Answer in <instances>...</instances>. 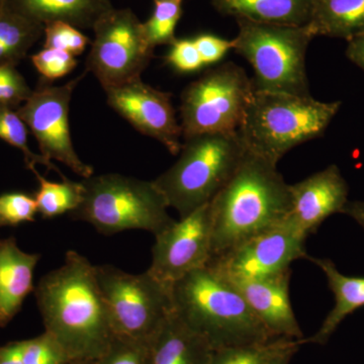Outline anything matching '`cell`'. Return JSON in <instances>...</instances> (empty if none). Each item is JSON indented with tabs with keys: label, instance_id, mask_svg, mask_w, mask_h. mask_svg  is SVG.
Instances as JSON below:
<instances>
[{
	"label": "cell",
	"instance_id": "obj_1",
	"mask_svg": "<svg viewBox=\"0 0 364 364\" xmlns=\"http://www.w3.org/2000/svg\"><path fill=\"white\" fill-rule=\"evenodd\" d=\"M35 294L46 332L70 361L97 360L116 338L95 265L76 251L42 277Z\"/></svg>",
	"mask_w": 364,
	"mask_h": 364
},
{
	"label": "cell",
	"instance_id": "obj_2",
	"mask_svg": "<svg viewBox=\"0 0 364 364\" xmlns=\"http://www.w3.org/2000/svg\"><path fill=\"white\" fill-rule=\"evenodd\" d=\"M289 184L277 164L247 150L210 203V259L277 226L291 215Z\"/></svg>",
	"mask_w": 364,
	"mask_h": 364
},
{
	"label": "cell",
	"instance_id": "obj_3",
	"mask_svg": "<svg viewBox=\"0 0 364 364\" xmlns=\"http://www.w3.org/2000/svg\"><path fill=\"white\" fill-rule=\"evenodd\" d=\"M171 294L174 315L214 351L277 339L238 289L210 265L182 277L172 286Z\"/></svg>",
	"mask_w": 364,
	"mask_h": 364
},
{
	"label": "cell",
	"instance_id": "obj_4",
	"mask_svg": "<svg viewBox=\"0 0 364 364\" xmlns=\"http://www.w3.org/2000/svg\"><path fill=\"white\" fill-rule=\"evenodd\" d=\"M341 105L255 90L238 133L246 149L277 164L296 146L322 136Z\"/></svg>",
	"mask_w": 364,
	"mask_h": 364
},
{
	"label": "cell",
	"instance_id": "obj_5",
	"mask_svg": "<svg viewBox=\"0 0 364 364\" xmlns=\"http://www.w3.org/2000/svg\"><path fill=\"white\" fill-rule=\"evenodd\" d=\"M246 152L238 132L191 136L182 142L177 161L153 181L181 219L212 202Z\"/></svg>",
	"mask_w": 364,
	"mask_h": 364
},
{
	"label": "cell",
	"instance_id": "obj_6",
	"mask_svg": "<svg viewBox=\"0 0 364 364\" xmlns=\"http://www.w3.org/2000/svg\"><path fill=\"white\" fill-rule=\"evenodd\" d=\"M81 182L85 186L82 202L70 217L87 223L100 234L143 230L156 236L176 222L153 181L109 173Z\"/></svg>",
	"mask_w": 364,
	"mask_h": 364
},
{
	"label": "cell",
	"instance_id": "obj_7",
	"mask_svg": "<svg viewBox=\"0 0 364 364\" xmlns=\"http://www.w3.org/2000/svg\"><path fill=\"white\" fill-rule=\"evenodd\" d=\"M233 50L247 60L257 91L309 97L306 55L313 33L308 26H282L237 20Z\"/></svg>",
	"mask_w": 364,
	"mask_h": 364
},
{
	"label": "cell",
	"instance_id": "obj_8",
	"mask_svg": "<svg viewBox=\"0 0 364 364\" xmlns=\"http://www.w3.org/2000/svg\"><path fill=\"white\" fill-rule=\"evenodd\" d=\"M114 335L150 344L173 312L171 287L149 272L133 274L112 265H95Z\"/></svg>",
	"mask_w": 364,
	"mask_h": 364
},
{
	"label": "cell",
	"instance_id": "obj_9",
	"mask_svg": "<svg viewBox=\"0 0 364 364\" xmlns=\"http://www.w3.org/2000/svg\"><path fill=\"white\" fill-rule=\"evenodd\" d=\"M254 91L253 80L233 62L205 72L182 92V139L238 132Z\"/></svg>",
	"mask_w": 364,
	"mask_h": 364
},
{
	"label": "cell",
	"instance_id": "obj_10",
	"mask_svg": "<svg viewBox=\"0 0 364 364\" xmlns=\"http://www.w3.org/2000/svg\"><path fill=\"white\" fill-rule=\"evenodd\" d=\"M95 40L86 59V69L104 90L141 78L154 53L143 23L130 9H112L92 28Z\"/></svg>",
	"mask_w": 364,
	"mask_h": 364
},
{
	"label": "cell",
	"instance_id": "obj_11",
	"mask_svg": "<svg viewBox=\"0 0 364 364\" xmlns=\"http://www.w3.org/2000/svg\"><path fill=\"white\" fill-rule=\"evenodd\" d=\"M83 76L59 86L44 79L16 112L35 136L41 155L50 161L63 163L74 173L88 178L93 176V168L74 149L69 127L72 95Z\"/></svg>",
	"mask_w": 364,
	"mask_h": 364
},
{
	"label": "cell",
	"instance_id": "obj_12",
	"mask_svg": "<svg viewBox=\"0 0 364 364\" xmlns=\"http://www.w3.org/2000/svg\"><path fill=\"white\" fill-rule=\"evenodd\" d=\"M306 239L289 215L284 222L208 261L207 265L228 279H264L291 269L294 261L306 259Z\"/></svg>",
	"mask_w": 364,
	"mask_h": 364
},
{
	"label": "cell",
	"instance_id": "obj_13",
	"mask_svg": "<svg viewBox=\"0 0 364 364\" xmlns=\"http://www.w3.org/2000/svg\"><path fill=\"white\" fill-rule=\"evenodd\" d=\"M210 203L181 218L155 237L148 272L172 287L210 259Z\"/></svg>",
	"mask_w": 364,
	"mask_h": 364
},
{
	"label": "cell",
	"instance_id": "obj_14",
	"mask_svg": "<svg viewBox=\"0 0 364 364\" xmlns=\"http://www.w3.org/2000/svg\"><path fill=\"white\" fill-rule=\"evenodd\" d=\"M105 91L109 107L136 131L161 143L172 155H178L182 131L170 93L146 85L142 78Z\"/></svg>",
	"mask_w": 364,
	"mask_h": 364
},
{
	"label": "cell",
	"instance_id": "obj_15",
	"mask_svg": "<svg viewBox=\"0 0 364 364\" xmlns=\"http://www.w3.org/2000/svg\"><path fill=\"white\" fill-rule=\"evenodd\" d=\"M291 215L299 229L310 236L330 215L342 213L348 200L349 186L341 170L332 164L304 181L289 184Z\"/></svg>",
	"mask_w": 364,
	"mask_h": 364
},
{
	"label": "cell",
	"instance_id": "obj_16",
	"mask_svg": "<svg viewBox=\"0 0 364 364\" xmlns=\"http://www.w3.org/2000/svg\"><path fill=\"white\" fill-rule=\"evenodd\" d=\"M291 279V269H287L264 279L229 280L272 336L303 341V331L289 298Z\"/></svg>",
	"mask_w": 364,
	"mask_h": 364
},
{
	"label": "cell",
	"instance_id": "obj_17",
	"mask_svg": "<svg viewBox=\"0 0 364 364\" xmlns=\"http://www.w3.org/2000/svg\"><path fill=\"white\" fill-rule=\"evenodd\" d=\"M40 258L21 250L14 237L0 240V327L13 320L35 291L33 272Z\"/></svg>",
	"mask_w": 364,
	"mask_h": 364
},
{
	"label": "cell",
	"instance_id": "obj_18",
	"mask_svg": "<svg viewBox=\"0 0 364 364\" xmlns=\"http://www.w3.org/2000/svg\"><path fill=\"white\" fill-rule=\"evenodd\" d=\"M4 9L44 26L64 21L80 30L93 28L114 7L111 0H6Z\"/></svg>",
	"mask_w": 364,
	"mask_h": 364
},
{
	"label": "cell",
	"instance_id": "obj_19",
	"mask_svg": "<svg viewBox=\"0 0 364 364\" xmlns=\"http://www.w3.org/2000/svg\"><path fill=\"white\" fill-rule=\"evenodd\" d=\"M213 352L173 312L150 342L151 364H208Z\"/></svg>",
	"mask_w": 364,
	"mask_h": 364
},
{
	"label": "cell",
	"instance_id": "obj_20",
	"mask_svg": "<svg viewBox=\"0 0 364 364\" xmlns=\"http://www.w3.org/2000/svg\"><path fill=\"white\" fill-rule=\"evenodd\" d=\"M306 259L317 265L327 279L328 286L335 296V306L323 321L320 329L303 343L324 345L336 331L347 316L364 306V277H354L339 272L332 260L308 256Z\"/></svg>",
	"mask_w": 364,
	"mask_h": 364
},
{
	"label": "cell",
	"instance_id": "obj_21",
	"mask_svg": "<svg viewBox=\"0 0 364 364\" xmlns=\"http://www.w3.org/2000/svg\"><path fill=\"white\" fill-rule=\"evenodd\" d=\"M220 14L237 20L282 26H306L313 0H212Z\"/></svg>",
	"mask_w": 364,
	"mask_h": 364
},
{
	"label": "cell",
	"instance_id": "obj_22",
	"mask_svg": "<svg viewBox=\"0 0 364 364\" xmlns=\"http://www.w3.org/2000/svg\"><path fill=\"white\" fill-rule=\"evenodd\" d=\"M308 28L314 37L347 42L364 33V0H313Z\"/></svg>",
	"mask_w": 364,
	"mask_h": 364
},
{
	"label": "cell",
	"instance_id": "obj_23",
	"mask_svg": "<svg viewBox=\"0 0 364 364\" xmlns=\"http://www.w3.org/2000/svg\"><path fill=\"white\" fill-rule=\"evenodd\" d=\"M37 181H39V191L36 193L38 213L44 219H52L66 213L70 214L82 202L85 186L82 182L62 179L61 182L48 181L35 171Z\"/></svg>",
	"mask_w": 364,
	"mask_h": 364
},
{
	"label": "cell",
	"instance_id": "obj_24",
	"mask_svg": "<svg viewBox=\"0 0 364 364\" xmlns=\"http://www.w3.org/2000/svg\"><path fill=\"white\" fill-rule=\"evenodd\" d=\"M44 26L4 9L0 11V48L9 52L18 64L44 35Z\"/></svg>",
	"mask_w": 364,
	"mask_h": 364
},
{
	"label": "cell",
	"instance_id": "obj_25",
	"mask_svg": "<svg viewBox=\"0 0 364 364\" xmlns=\"http://www.w3.org/2000/svg\"><path fill=\"white\" fill-rule=\"evenodd\" d=\"M0 139L23 153L26 166L33 172L37 171V165H44L48 170H54L62 179L67 177L60 171L58 167L43 155L36 154L28 147V130L25 122L18 112L11 107L0 105Z\"/></svg>",
	"mask_w": 364,
	"mask_h": 364
},
{
	"label": "cell",
	"instance_id": "obj_26",
	"mask_svg": "<svg viewBox=\"0 0 364 364\" xmlns=\"http://www.w3.org/2000/svg\"><path fill=\"white\" fill-rule=\"evenodd\" d=\"M296 341L277 338L267 343L219 349L213 352L208 364H269L277 354Z\"/></svg>",
	"mask_w": 364,
	"mask_h": 364
},
{
	"label": "cell",
	"instance_id": "obj_27",
	"mask_svg": "<svg viewBox=\"0 0 364 364\" xmlns=\"http://www.w3.org/2000/svg\"><path fill=\"white\" fill-rule=\"evenodd\" d=\"M182 0H154V11L143 23L144 33L151 47L171 46L176 42V28L182 14Z\"/></svg>",
	"mask_w": 364,
	"mask_h": 364
},
{
	"label": "cell",
	"instance_id": "obj_28",
	"mask_svg": "<svg viewBox=\"0 0 364 364\" xmlns=\"http://www.w3.org/2000/svg\"><path fill=\"white\" fill-rule=\"evenodd\" d=\"M44 48L63 50L74 57L82 54L90 44V38L75 28L64 21H55L45 26Z\"/></svg>",
	"mask_w": 364,
	"mask_h": 364
},
{
	"label": "cell",
	"instance_id": "obj_29",
	"mask_svg": "<svg viewBox=\"0 0 364 364\" xmlns=\"http://www.w3.org/2000/svg\"><path fill=\"white\" fill-rule=\"evenodd\" d=\"M23 364H68L70 359L49 333L23 341Z\"/></svg>",
	"mask_w": 364,
	"mask_h": 364
},
{
	"label": "cell",
	"instance_id": "obj_30",
	"mask_svg": "<svg viewBox=\"0 0 364 364\" xmlns=\"http://www.w3.org/2000/svg\"><path fill=\"white\" fill-rule=\"evenodd\" d=\"M38 213L35 196L23 193L0 196V221L2 226H18L21 223L33 222Z\"/></svg>",
	"mask_w": 364,
	"mask_h": 364
},
{
	"label": "cell",
	"instance_id": "obj_31",
	"mask_svg": "<svg viewBox=\"0 0 364 364\" xmlns=\"http://www.w3.org/2000/svg\"><path fill=\"white\" fill-rule=\"evenodd\" d=\"M35 68L48 81L64 77L77 66V60L70 53L63 50L44 48L33 55Z\"/></svg>",
	"mask_w": 364,
	"mask_h": 364
},
{
	"label": "cell",
	"instance_id": "obj_32",
	"mask_svg": "<svg viewBox=\"0 0 364 364\" xmlns=\"http://www.w3.org/2000/svg\"><path fill=\"white\" fill-rule=\"evenodd\" d=\"M95 364H151L150 344L116 337Z\"/></svg>",
	"mask_w": 364,
	"mask_h": 364
},
{
	"label": "cell",
	"instance_id": "obj_33",
	"mask_svg": "<svg viewBox=\"0 0 364 364\" xmlns=\"http://www.w3.org/2000/svg\"><path fill=\"white\" fill-rule=\"evenodd\" d=\"M33 90L16 66H0V105L18 109Z\"/></svg>",
	"mask_w": 364,
	"mask_h": 364
},
{
	"label": "cell",
	"instance_id": "obj_34",
	"mask_svg": "<svg viewBox=\"0 0 364 364\" xmlns=\"http://www.w3.org/2000/svg\"><path fill=\"white\" fill-rule=\"evenodd\" d=\"M170 47L166 56L167 63L176 71L193 73L205 66L193 39H176Z\"/></svg>",
	"mask_w": 364,
	"mask_h": 364
},
{
	"label": "cell",
	"instance_id": "obj_35",
	"mask_svg": "<svg viewBox=\"0 0 364 364\" xmlns=\"http://www.w3.org/2000/svg\"><path fill=\"white\" fill-rule=\"evenodd\" d=\"M196 49L200 53L203 65L218 63L230 50H233V41L218 37L212 33H202L193 38Z\"/></svg>",
	"mask_w": 364,
	"mask_h": 364
},
{
	"label": "cell",
	"instance_id": "obj_36",
	"mask_svg": "<svg viewBox=\"0 0 364 364\" xmlns=\"http://www.w3.org/2000/svg\"><path fill=\"white\" fill-rule=\"evenodd\" d=\"M0 364H23V341L0 347Z\"/></svg>",
	"mask_w": 364,
	"mask_h": 364
},
{
	"label": "cell",
	"instance_id": "obj_37",
	"mask_svg": "<svg viewBox=\"0 0 364 364\" xmlns=\"http://www.w3.org/2000/svg\"><path fill=\"white\" fill-rule=\"evenodd\" d=\"M345 54L352 63L364 72V33L348 41Z\"/></svg>",
	"mask_w": 364,
	"mask_h": 364
},
{
	"label": "cell",
	"instance_id": "obj_38",
	"mask_svg": "<svg viewBox=\"0 0 364 364\" xmlns=\"http://www.w3.org/2000/svg\"><path fill=\"white\" fill-rule=\"evenodd\" d=\"M342 213L351 217L364 230V202H348Z\"/></svg>",
	"mask_w": 364,
	"mask_h": 364
},
{
	"label": "cell",
	"instance_id": "obj_39",
	"mask_svg": "<svg viewBox=\"0 0 364 364\" xmlns=\"http://www.w3.org/2000/svg\"><path fill=\"white\" fill-rule=\"evenodd\" d=\"M301 344H303V341H296V343L287 347L284 351L277 354V355L270 361L269 364H289L294 354L299 350V346H301Z\"/></svg>",
	"mask_w": 364,
	"mask_h": 364
},
{
	"label": "cell",
	"instance_id": "obj_40",
	"mask_svg": "<svg viewBox=\"0 0 364 364\" xmlns=\"http://www.w3.org/2000/svg\"><path fill=\"white\" fill-rule=\"evenodd\" d=\"M68 364H95V361L90 360H71Z\"/></svg>",
	"mask_w": 364,
	"mask_h": 364
},
{
	"label": "cell",
	"instance_id": "obj_41",
	"mask_svg": "<svg viewBox=\"0 0 364 364\" xmlns=\"http://www.w3.org/2000/svg\"><path fill=\"white\" fill-rule=\"evenodd\" d=\"M6 0H0V11H2V9H4V6H6Z\"/></svg>",
	"mask_w": 364,
	"mask_h": 364
},
{
	"label": "cell",
	"instance_id": "obj_42",
	"mask_svg": "<svg viewBox=\"0 0 364 364\" xmlns=\"http://www.w3.org/2000/svg\"><path fill=\"white\" fill-rule=\"evenodd\" d=\"M4 227L2 226L1 221H0V228Z\"/></svg>",
	"mask_w": 364,
	"mask_h": 364
}]
</instances>
